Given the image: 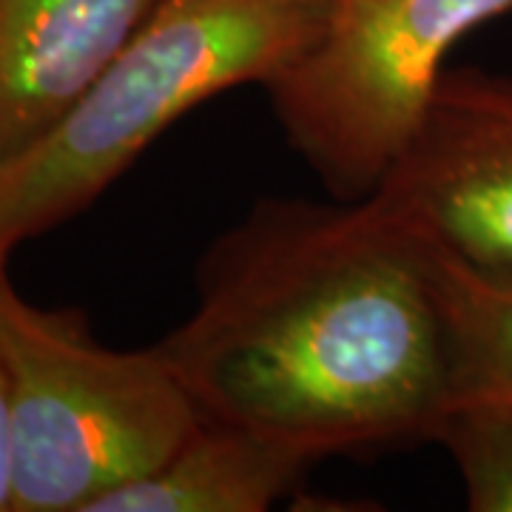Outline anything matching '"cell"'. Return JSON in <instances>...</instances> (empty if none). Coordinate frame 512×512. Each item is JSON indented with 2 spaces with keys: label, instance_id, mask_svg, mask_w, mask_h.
<instances>
[{
  "label": "cell",
  "instance_id": "1",
  "mask_svg": "<svg viewBox=\"0 0 512 512\" xmlns=\"http://www.w3.org/2000/svg\"><path fill=\"white\" fill-rule=\"evenodd\" d=\"M157 348L202 419L316 458L433 439L450 356L430 245L376 194L262 200L211 242Z\"/></svg>",
  "mask_w": 512,
  "mask_h": 512
},
{
  "label": "cell",
  "instance_id": "2",
  "mask_svg": "<svg viewBox=\"0 0 512 512\" xmlns=\"http://www.w3.org/2000/svg\"><path fill=\"white\" fill-rule=\"evenodd\" d=\"M330 0H157L83 100L0 163V262L86 211L165 128L237 86H265L322 32Z\"/></svg>",
  "mask_w": 512,
  "mask_h": 512
},
{
  "label": "cell",
  "instance_id": "3",
  "mask_svg": "<svg viewBox=\"0 0 512 512\" xmlns=\"http://www.w3.org/2000/svg\"><path fill=\"white\" fill-rule=\"evenodd\" d=\"M0 262V359L9 379L12 512H89L160 467L202 421L160 348L111 350L80 313L26 302Z\"/></svg>",
  "mask_w": 512,
  "mask_h": 512
},
{
  "label": "cell",
  "instance_id": "4",
  "mask_svg": "<svg viewBox=\"0 0 512 512\" xmlns=\"http://www.w3.org/2000/svg\"><path fill=\"white\" fill-rule=\"evenodd\" d=\"M512 0H330L322 32L268 80L291 146L339 200L370 197L447 72V55Z\"/></svg>",
  "mask_w": 512,
  "mask_h": 512
},
{
  "label": "cell",
  "instance_id": "5",
  "mask_svg": "<svg viewBox=\"0 0 512 512\" xmlns=\"http://www.w3.org/2000/svg\"><path fill=\"white\" fill-rule=\"evenodd\" d=\"M433 245L512 268V74L447 69L373 191Z\"/></svg>",
  "mask_w": 512,
  "mask_h": 512
},
{
  "label": "cell",
  "instance_id": "6",
  "mask_svg": "<svg viewBox=\"0 0 512 512\" xmlns=\"http://www.w3.org/2000/svg\"><path fill=\"white\" fill-rule=\"evenodd\" d=\"M157 0H0V163L83 100Z\"/></svg>",
  "mask_w": 512,
  "mask_h": 512
},
{
  "label": "cell",
  "instance_id": "7",
  "mask_svg": "<svg viewBox=\"0 0 512 512\" xmlns=\"http://www.w3.org/2000/svg\"><path fill=\"white\" fill-rule=\"evenodd\" d=\"M311 461L254 430L202 419L160 467L97 498L89 512H265L299 487Z\"/></svg>",
  "mask_w": 512,
  "mask_h": 512
},
{
  "label": "cell",
  "instance_id": "8",
  "mask_svg": "<svg viewBox=\"0 0 512 512\" xmlns=\"http://www.w3.org/2000/svg\"><path fill=\"white\" fill-rule=\"evenodd\" d=\"M427 245L450 356V404L481 399L512 407V268Z\"/></svg>",
  "mask_w": 512,
  "mask_h": 512
},
{
  "label": "cell",
  "instance_id": "9",
  "mask_svg": "<svg viewBox=\"0 0 512 512\" xmlns=\"http://www.w3.org/2000/svg\"><path fill=\"white\" fill-rule=\"evenodd\" d=\"M453 456L473 512H512V407L501 402H453L433 430Z\"/></svg>",
  "mask_w": 512,
  "mask_h": 512
},
{
  "label": "cell",
  "instance_id": "10",
  "mask_svg": "<svg viewBox=\"0 0 512 512\" xmlns=\"http://www.w3.org/2000/svg\"><path fill=\"white\" fill-rule=\"evenodd\" d=\"M15 498V458H12V407L9 379L0 359V512H12Z\"/></svg>",
  "mask_w": 512,
  "mask_h": 512
}]
</instances>
